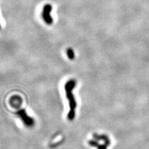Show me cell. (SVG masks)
I'll list each match as a JSON object with an SVG mask.
<instances>
[{
  "label": "cell",
  "mask_w": 149,
  "mask_h": 149,
  "mask_svg": "<svg viewBox=\"0 0 149 149\" xmlns=\"http://www.w3.org/2000/svg\"><path fill=\"white\" fill-rule=\"evenodd\" d=\"M75 85V81L72 79L69 80L64 86L66 96L68 100V102H69L70 111L68 114V118L69 120H72L74 118V116H75V109L76 107H77V103H76L73 93H72V91H73Z\"/></svg>",
  "instance_id": "cell-1"
},
{
  "label": "cell",
  "mask_w": 149,
  "mask_h": 149,
  "mask_svg": "<svg viewBox=\"0 0 149 149\" xmlns=\"http://www.w3.org/2000/svg\"><path fill=\"white\" fill-rule=\"evenodd\" d=\"M16 115L21 119L22 122L24 123L26 126L31 127L33 126L35 124V120L34 119H33L32 117H29V115L27 114L26 112L24 109L19 110V111L16 113Z\"/></svg>",
  "instance_id": "cell-2"
},
{
  "label": "cell",
  "mask_w": 149,
  "mask_h": 149,
  "mask_svg": "<svg viewBox=\"0 0 149 149\" xmlns=\"http://www.w3.org/2000/svg\"><path fill=\"white\" fill-rule=\"evenodd\" d=\"M89 145H91V146H92L93 147H96V148H97V149H107V147L109 146L107 144H99L98 141L94 140L89 141Z\"/></svg>",
  "instance_id": "cell-3"
},
{
  "label": "cell",
  "mask_w": 149,
  "mask_h": 149,
  "mask_svg": "<svg viewBox=\"0 0 149 149\" xmlns=\"http://www.w3.org/2000/svg\"><path fill=\"white\" fill-rule=\"evenodd\" d=\"M67 55H68V58L70 59H73L74 57V52L72 51V49L71 48H68V51H67Z\"/></svg>",
  "instance_id": "cell-4"
}]
</instances>
